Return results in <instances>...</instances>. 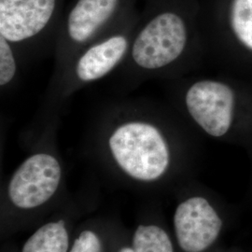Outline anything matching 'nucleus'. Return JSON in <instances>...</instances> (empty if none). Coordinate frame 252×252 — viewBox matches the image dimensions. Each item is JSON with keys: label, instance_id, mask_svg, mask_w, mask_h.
Here are the masks:
<instances>
[{"label": "nucleus", "instance_id": "1", "mask_svg": "<svg viewBox=\"0 0 252 252\" xmlns=\"http://www.w3.org/2000/svg\"><path fill=\"white\" fill-rule=\"evenodd\" d=\"M189 120L211 138L252 147V81L230 73L187 85L182 94Z\"/></svg>", "mask_w": 252, "mask_h": 252}, {"label": "nucleus", "instance_id": "2", "mask_svg": "<svg viewBox=\"0 0 252 252\" xmlns=\"http://www.w3.org/2000/svg\"><path fill=\"white\" fill-rule=\"evenodd\" d=\"M108 149L119 168L136 181H158L171 168L170 143L161 129L149 123L119 126L108 138Z\"/></svg>", "mask_w": 252, "mask_h": 252}, {"label": "nucleus", "instance_id": "3", "mask_svg": "<svg viewBox=\"0 0 252 252\" xmlns=\"http://www.w3.org/2000/svg\"><path fill=\"white\" fill-rule=\"evenodd\" d=\"M192 44V24L185 9L163 6L156 9L140 30L132 49L135 63L158 70L179 63Z\"/></svg>", "mask_w": 252, "mask_h": 252}, {"label": "nucleus", "instance_id": "4", "mask_svg": "<svg viewBox=\"0 0 252 252\" xmlns=\"http://www.w3.org/2000/svg\"><path fill=\"white\" fill-rule=\"evenodd\" d=\"M211 42L226 73L252 81V0H224Z\"/></svg>", "mask_w": 252, "mask_h": 252}, {"label": "nucleus", "instance_id": "5", "mask_svg": "<svg viewBox=\"0 0 252 252\" xmlns=\"http://www.w3.org/2000/svg\"><path fill=\"white\" fill-rule=\"evenodd\" d=\"M61 180L62 167L54 156L33 154L22 162L9 180V203L21 210L42 207L55 195Z\"/></svg>", "mask_w": 252, "mask_h": 252}, {"label": "nucleus", "instance_id": "6", "mask_svg": "<svg viewBox=\"0 0 252 252\" xmlns=\"http://www.w3.org/2000/svg\"><path fill=\"white\" fill-rule=\"evenodd\" d=\"M173 228L181 252H206L219 239L223 220L208 199L192 195L176 207Z\"/></svg>", "mask_w": 252, "mask_h": 252}, {"label": "nucleus", "instance_id": "7", "mask_svg": "<svg viewBox=\"0 0 252 252\" xmlns=\"http://www.w3.org/2000/svg\"><path fill=\"white\" fill-rule=\"evenodd\" d=\"M58 0H0V36L29 39L43 31L57 12Z\"/></svg>", "mask_w": 252, "mask_h": 252}, {"label": "nucleus", "instance_id": "8", "mask_svg": "<svg viewBox=\"0 0 252 252\" xmlns=\"http://www.w3.org/2000/svg\"><path fill=\"white\" fill-rule=\"evenodd\" d=\"M127 0H77L66 18V31L76 42H84L117 17Z\"/></svg>", "mask_w": 252, "mask_h": 252}, {"label": "nucleus", "instance_id": "9", "mask_svg": "<svg viewBox=\"0 0 252 252\" xmlns=\"http://www.w3.org/2000/svg\"><path fill=\"white\" fill-rule=\"evenodd\" d=\"M128 46L123 35L110 36L91 47L77 63L76 72L82 81H96L110 72L123 59Z\"/></svg>", "mask_w": 252, "mask_h": 252}, {"label": "nucleus", "instance_id": "10", "mask_svg": "<svg viewBox=\"0 0 252 252\" xmlns=\"http://www.w3.org/2000/svg\"><path fill=\"white\" fill-rule=\"evenodd\" d=\"M70 234L63 220L40 226L24 244L21 252H68Z\"/></svg>", "mask_w": 252, "mask_h": 252}, {"label": "nucleus", "instance_id": "11", "mask_svg": "<svg viewBox=\"0 0 252 252\" xmlns=\"http://www.w3.org/2000/svg\"><path fill=\"white\" fill-rule=\"evenodd\" d=\"M131 245L135 252H176L169 234L161 226L153 223L137 226Z\"/></svg>", "mask_w": 252, "mask_h": 252}, {"label": "nucleus", "instance_id": "12", "mask_svg": "<svg viewBox=\"0 0 252 252\" xmlns=\"http://www.w3.org/2000/svg\"><path fill=\"white\" fill-rule=\"evenodd\" d=\"M68 252H105V244L98 232L86 228L74 238Z\"/></svg>", "mask_w": 252, "mask_h": 252}, {"label": "nucleus", "instance_id": "13", "mask_svg": "<svg viewBox=\"0 0 252 252\" xmlns=\"http://www.w3.org/2000/svg\"><path fill=\"white\" fill-rule=\"evenodd\" d=\"M16 62L8 40L0 36V85L5 86L14 78Z\"/></svg>", "mask_w": 252, "mask_h": 252}, {"label": "nucleus", "instance_id": "14", "mask_svg": "<svg viewBox=\"0 0 252 252\" xmlns=\"http://www.w3.org/2000/svg\"><path fill=\"white\" fill-rule=\"evenodd\" d=\"M116 252H135V251H134L132 245L130 244V245H123V246H121L118 249V251Z\"/></svg>", "mask_w": 252, "mask_h": 252}]
</instances>
